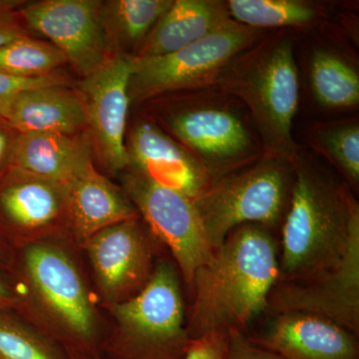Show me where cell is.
<instances>
[{
    "instance_id": "cell-1",
    "label": "cell",
    "mask_w": 359,
    "mask_h": 359,
    "mask_svg": "<svg viewBox=\"0 0 359 359\" xmlns=\"http://www.w3.org/2000/svg\"><path fill=\"white\" fill-rule=\"evenodd\" d=\"M278 278L280 259L273 237L259 224L238 226L196 273L191 287L195 299L186 327L189 337L244 332L268 309Z\"/></svg>"
},
{
    "instance_id": "cell-2",
    "label": "cell",
    "mask_w": 359,
    "mask_h": 359,
    "mask_svg": "<svg viewBox=\"0 0 359 359\" xmlns=\"http://www.w3.org/2000/svg\"><path fill=\"white\" fill-rule=\"evenodd\" d=\"M358 223V204L346 187L316 168L299 165L283 226L278 282L302 280L334 266Z\"/></svg>"
},
{
    "instance_id": "cell-3",
    "label": "cell",
    "mask_w": 359,
    "mask_h": 359,
    "mask_svg": "<svg viewBox=\"0 0 359 359\" xmlns=\"http://www.w3.org/2000/svg\"><path fill=\"white\" fill-rule=\"evenodd\" d=\"M224 93L248 106L266 158L292 163L299 147L292 136L299 102V72L290 37L263 39L231 60L216 81Z\"/></svg>"
},
{
    "instance_id": "cell-4",
    "label": "cell",
    "mask_w": 359,
    "mask_h": 359,
    "mask_svg": "<svg viewBox=\"0 0 359 359\" xmlns=\"http://www.w3.org/2000/svg\"><path fill=\"white\" fill-rule=\"evenodd\" d=\"M119 335L113 359H184L193 340L184 327L178 276L166 262L157 264L138 294L114 304Z\"/></svg>"
},
{
    "instance_id": "cell-5",
    "label": "cell",
    "mask_w": 359,
    "mask_h": 359,
    "mask_svg": "<svg viewBox=\"0 0 359 359\" xmlns=\"http://www.w3.org/2000/svg\"><path fill=\"white\" fill-rule=\"evenodd\" d=\"M287 164L266 158L241 173L214 182L194 200L212 250L238 226H275L280 222L289 192Z\"/></svg>"
},
{
    "instance_id": "cell-6",
    "label": "cell",
    "mask_w": 359,
    "mask_h": 359,
    "mask_svg": "<svg viewBox=\"0 0 359 359\" xmlns=\"http://www.w3.org/2000/svg\"><path fill=\"white\" fill-rule=\"evenodd\" d=\"M262 29L236 22L166 55L136 59L130 78V100L216 83L222 71L264 39Z\"/></svg>"
},
{
    "instance_id": "cell-7",
    "label": "cell",
    "mask_w": 359,
    "mask_h": 359,
    "mask_svg": "<svg viewBox=\"0 0 359 359\" xmlns=\"http://www.w3.org/2000/svg\"><path fill=\"white\" fill-rule=\"evenodd\" d=\"M23 266L37 299L77 354L74 359L97 358L95 314L72 259L53 245L32 244L23 254Z\"/></svg>"
},
{
    "instance_id": "cell-8",
    "label": "cell",
    "mask_w": 359,
    "mask_h": 359,
    "mask_svg": "<svg viewBox=\"0 0 359 359\" xmlns=\"http://www.w3.org/2000/svg\"><path fill=\"white\" fill-rule=\"evenodd\" d=\"M125 186L130 199L156 237L171 250L184 280L192 287L198 269L214 252L194 201L136 172L127 176Z\"/></svg>"
},
{
    "instance_id": "cell-9",
    "label": "cell",
    "mask_w": 359,
    "mask_h": 359,
    "mask_svg": "<svg viewBox=\"0 0 359 359\" xmlns=\"http://www.w3.org/2000/svg\"><path fill=\"white\" fill-rule=\"evenodd\" d=\"M268 309L320 316L358 337L359 223L337 264L309 278L276 283Z\"/></svg>"
},
{
    "instance_id": "cell-10",
    "label": "cell",
    "mask_w": 359,
    "mask_h": 359,
    "mask_svg": "<svg viewBox=\"0 0 359 359\" xmlns=\"http://www.w3.org/2000/svg\"><path fill=\"white\" fill-rule=\"evenodd\" d=\"M22 20L65 53L83 76L108 60V33L102 2L96 0H43L20 11Z\"/></svg>"
},
{
    "instance_id": "cell-11",
    "label": "cell",
    "mask_w": 359,
    "mask_h": 359,
    "mask_svg": "<svg viewBox=\"0 0 359 359\" xmlns=\"http://www.w3.org/2000/svg\"><path fill=\"white\" fill-rule=\"evenodd\" d=\"M168 123L212 184L230 175L252 152V139L241 118L217 104L190 106L170 116Z\"/></svg>"
},
{
    "instance_id": "cell-12",
    "label": "cell",
    "mask_w": 359,
    "mask_h": 359,
    "mask_svg": "<svg viewBox=\"0 0 359 359\" xmlns=\"http://www.w3.org/2000/svg\"><path fill=\"white\" fill-rule=\"evenodd\" d=\"M133 57L118 55L85 77L82 83L88 124L104 164L113 171L128 166L125 130Z\"/></svg>"
},
{
    "instance_id": "cell-13",
    "label": "cell",
    "mask_w": 359,
    "mask_h": 359,
    "mask_svg": "<svg viewBox=\"0 0 359 359\" xmlns=\"http://www.w3.org/2000/svg\"><path fill=\"white\" fill-rule=\"evenodd\" d=\"M84 243L108 302L119 304L145 287L153 271L152 250L136 219L107 226Z\"/></svg>"
},
{
    "instance_id": "cell-14",
    "label": "cell",
    "mask_w": 359,
    "mask_h": 359,
    "mask_svg": "<svg viewBox=\"0 0 359 359\" xmlns=\"http://www.w3.org/2000/svg\"><path fill=\"white\" fill-rule=\"evenodd\" d=\"M128 163L134 172L196 200L212 184L204 168L190 152L155 125H136L128 146Z\"/></svg>"
},
{
    "instance_id": "cell-15",
    "label": "cell",
    "mask_w": 359,
    "mask_h": 359,
    "mask_svg": "<svg viewBox=\"0 0 359 359\" xmlns=\"http://www.w3.org/2000/svg\"><path fill=\"white\" fill-rule=\"evenodd\" d=\"M358 337L313 314H276L268 332L252 339L285 359H359Z\"/></svg>"
},
{
    "instance_id": "cell-16",
    "label": "cell",
    "mask_w": 359,
    "mask_h": 359,
    "mask_svg": "<svg viewBox=\"0 0 359 359\" xmlns=\"http://www.w3.org/2000/svg\"><path fill=\"white\" fill-rule=\"evenodd\" d=\"M2 119L18 134L69 136L88 124L84 99L65 85H48L20 92L6 108Z\"/></svg>"
},
{
    "instance_id": "cell-17",
    "label": "cell",
    "mask_w": 359,
    "mask_h": 359,
    "mask_svg": "<svg viewBox=\"0 0 359 359\" xmlns=\"http://www.w3.org/2000/svg\"><path fill=\"white\" fill-rule=\"evenodd\" d=\"M233 23L226 4L222 2L177 0L149 33L134 58L173 53Z\"/></svg>"
},
{
    "instance_id": "cell-18",
    "label": "cell",
    "mask_w": 359,
    "mask_h": 359,
    "mask_svg": "<svg viewBox=\"0 0 359 359\" xmlns=\"http://www.w3.org/2000/svg\"><path fill=\"white\" fill-rule=\"evenodd\" d=\"M89 162L86 149L68 135L25 133L14 142L11 170L68 189Z\"/></svg>"
},
{
    "instance_id": "cell-19",
    "label": "cell",
    "mask_w": 359,
    "mask_h": 359,
    "mask_svg": "<svg viewBox=\"0 0 359 359\" xmlns=\"http://www.w3.org/2000/svg\"><path fill=\"white\" fill-rule=\"evenodd\" d=\"M67 195L75 231L83 242L107 226L137 219L129 201L91 162L68 187Z\"/></svg>"
},
{
    "instance_id": "cell-20",
    "label": "cell",
    "mask_w": 359,
    "mask_h": 359,
    "mask_svg": "<svg viewBox=\"0 0 359 359\" xmlns=\"http://www.w3.org/2000/svg\"><path fill=\"white\" fill-rule=\"evenodd\" d=\"M63 189L66 188L13 170L0 180V217L16 229L44 226L60 212Z\"/></svg>"
},
{
    "instance_id": "cell-21",
    "label": "cell",
    "mask_w": 359,
    "mask_h": 359,
    "mask_svg": "<svg viewBox=\"0 0 359 359\" xmlns=\"http://www.w3.org/2000/svg\"><path fill=\"white\" fill-rule=\"evenodd\" d=\"M311 81L318 102L327 107L348 108L359 102L358 72L332 52H314Z\"/></svg>"
},
{
    "instance_id": "cell-22",
    "label": "cell",
    "mask_w": 359,
    "mask_h": 359,
    "mask_svg": "<svg viewBox=\"0 0 359 359\" xmlns=\"http://www.w3.org/2000/svg\"><path fill=\"white\" fill-rule=\"evenodd\" d=\"M226 8L236 22L262 30L308 25L318 15L316 7L295 0H230Z\"/></svg>"
},
{
    "instance_id": "cell-23",
    "label": "cell",
    "mask_w": 359,
    "mask_h": 359,
    "mask_svg": "<svg viewBox=\"0 0 359 359\" xmlns=\"http://www.w3.org/2000/svg\"><path fill=\"white\" fill-rule=\"evenodd\" d=\"M173 4L171 0H116L103 4L106 28L127 45L143 43Z\"/></svg>"
},
{
    "instance_id": "cell-24",
    "label": "cell",
    "mask_w": 359,
    "mask_h": 359,
    "mask_svg": "<svg viewBox=\"0 0 359 359\" xmlns=\"http://www.w3.org/2000/svg\"><path fill=\"white\" fill-rule=\"evenodd\" d=\"M68 62L55 45L20 37L0 48V73L23 79H34L53 74Z\"/></svg>"
},
{
    "instance_id": "cell-25",
    "label": "cell",
    "mask_w": 359,
    "mask_h": 359,
    "mask_svg": "<svg viewBox=\"0 0 359 359\" xmlns=\"http://www.w3.org/2000/svg\"><path fill=\"white\" fill-rule=\"evenodd\" d=\"M11 313H0V359H70L53 341Z\"/></svg>"
},
{
    "instance_id": "cell-26",
    "label": "cell",
    "mask_w": 359,
    "mask_h": 359,
    "mask_svg": "<svg viewBox=\"0 0 359 359\" xmlns=\"http://www.w3.org/2000/svg\"><path fill=\"white\" fill-rule=\"evenodd\" d=\"M318 142L325 155L353 183L359 181V125L344 123L320 132Z\"/></svg>"
},
{
    "instance_id": "cell-27",
    "label": "cell",
    "mask_w": 359,
    "mask_h": 359,
    "mask_svg": "<svg viewBox=\"0 0 359 359\" xmlns=\"http://www.w3.org/2000/svg\"><path fill=\"white\" fill-rule=\"evenodd\" d=\"M48 85H65V79L54 74L34 79H23L0 73V118H2L14 97L20 92Z\"/></svg>"
},
{
    "instance_id": "cell-28",
    "label": "cell",
    "mask_w": 359,
    "mask_h": 359,
    "mask_svg": "<svg viewBox=\"0 0 359 359\" xmlns=\"http://www.w3.org/2000/svg\"><path fill=\"white\" fill-rule=\"evenodd\" d=\"M223 359H285L249 339L242 330H233L226 337Z\"/></svg>"
},
{
    "instance_id": "cell-29",
    "label": "cell",
    "mask_w": 359,
    "mask_h": 359,
    "mask_svg": "<svg viewBox=\"0 0 359 359\" xmlns=\"http://www.w3.org/2000/svg\"><path fill=\"white\" fill-rule=\"evenodd\" d=\"M18 1L0 0V48L13 40L26 36L21 25L20 11H16Z\"/></svg>"
},
{
    "instance_id": "cell-30",
    "label": "cell",
    "mask_w": 359,
    "mask_h": 359,
    "mask_svg": "<svg viewBox=\"0 0 359 359\" xmlns=\"http://www.w3.org/2000/svg\"><path fill=\"white\" fill-rule=\"evenodd\" d=\"M228 334L205 335L193 340L184 359H223Z\"/></svg>"
},
{
    "instance_id": "cell-31",
    "label": "cell",
    "mask_w": 359,
    "mask_h": 359,
    "mask_svg": "<svg viewBox=\"0 0 359 359\" xmlns=\"http://www.w3.org/2000/svg\"><path fill=\"white\" fill-rule=\"evenodd\" d=\"M11 132H14V130L0 118V177L4 168H11L14 142L18 138V136L13 138Z\"/></svg>"
},
{
    "instance_id": "cell-32",
    "label": "cell",
    "mask_w": 359,
    "mask_h": 359,
    "mask_svg": "<svg viewBox=\"0 0 359 359\" xmlns=\"http://www.w3.org/2000/svg\"><path fill=\"white\" fill-rule=\"evenodd\" d=\"M20 297L11 283L0 276V313H11L20 304Z\"/></svg>"
},
{
    "instance_id": "cell-33",
    "label": "cell",
    "mask_w": 359,
    "mask_h": 359,
    "mask_svg": "<svg viewBox=\"0 0 359 359\" xmlns=\"http://www.w3.org/2000/svg\"><path fill=\"white\" fill-rule=\"evenodd\" d=\"M6 264V254L4 250V245L1 244L0 241V266H4Z\"/></svg>"
},
{
    "instance_id": "cell-34",
    "label": "cell",
    "mask_w": 359,
    "mask_h": 359,
    "mask_svg": "<svg viewBox=\"0 0 359 359\" xmlns=\"http://www.w3.org/2000/svg\"><path fill=\"white\" fill-rule=\"evenodd\" d=\"M91 359H99V358H91Z\"/></svg>"
}]
</instances>
